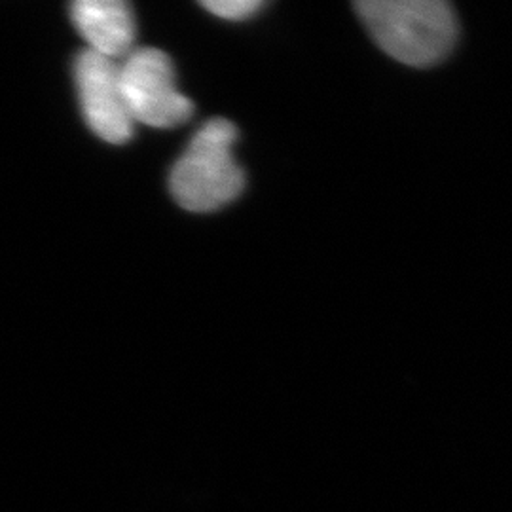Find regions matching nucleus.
<instances>
[{
  "mask_svg": "<svg viewBox=\"0 0 512 512\" xmlns=\"http://www.w3.org/2000/svg\"><path fill=\"white\" fill-rule=\"evenodd\" d=\"M355 10L385 54L410 67L439 63L458 38L456 14L440 0H365Z\"/></svg>",
  "mask_w": 512,
  "mask_h": 512,
  "instance_id": "obj_1",
  "label": "nucleus"
},
{
  "mask_svg": "<svg viewBox=\"0 0 512 512\" xmlns=\"http://www.w3.org/2000/svg\"><path fill=\"white\" fill-rule=\"evenodd\" d=\"M236 141L238 128L230 120H209L171 169L175 202L192 213H211L234 202L245 188V173L232 152Z\"/></svg>",
  "mask_w": 512,
  "mask_h": 512,
  "instance_id": "obj_2",
  "label": "nucleus"
},
{
  "mask_svg": "<svg viewBox=\"0 0 512 512\" xmlns=\"http://www.w3.org/2000/svg\"><path fill=\"white\" fill-rule=\"evenodd\" d=\"M122 92L133 124L169 129L184 124L194 105L179 92L171 59L156 50H135L120 65Z\"/></svg>",
  "mask_w": 512,
  "mask_h": 512,
  "instance_id": "obj_3",
  "label": "nucleus"
},
{
  "mask_svg": "<svg viewBox=\"0 0 512 512\" xmlns=\"http://www.w3.org/2000/svg\"><path fill=\"white\" fill-rule=\"evenodd\" d=\"M74 76L82 112L93 133L110 145L128 143L133 120L122 92L120 65L86 50L74 63Z\"/></svg>",
  "mask_w": 512,
  "mask_h": 512,
  "instance_id": "obj_4",
  "label": "nucleus"
},
{
  "mask_svg": "<svg viewBox=\"0 0 512 512\" xmlns=\"http://www.w3.org/2000/svg\"><path fill=\"white\" fill-rule=\"evenodd\" d=\"M71 16L90 50L116 61L129 55L135 40V19L122 0H78L71 6Z\"/></svg>",
  "mask_w": 512,
  "mask_h": 512,
  "instance_id": "obj_5",
  "label": "nucleus"
},
{
  "mask_svg": "<svg viewBox=\"0 0 512 512\" xmlns=\"http://www.w3.org/2000/svg\"><path fill=\"white\" fill-rule=\"evenodd\" d=\"M203 8L211 14L230 21H243L255 16L256 12L264 6L260 0H209L202 2Z\"/></svg>",
  "mask_w": 512,
  "mask_h": 512,
  "instance_id": "obj_6",
  "label": "nucleus"
}]
</instances>
